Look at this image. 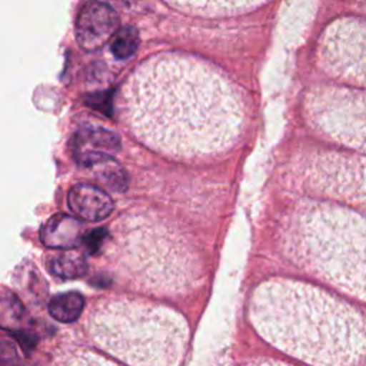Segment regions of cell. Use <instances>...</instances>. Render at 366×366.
I'll use <instances>...</instances> for the list:
<instances>
[{
    "label": "cell",
    "instance_id": "7c38bea8",
    "mask_svg": "<svg viewBox=\"0 0 366 366\" xmlns=\"http://www.w3.org/2000/svg\"><path fill=\"white\" fill-rule=\"evenodd\" d=\"M40 239L47 247L71 249L83 240V224L73 216L54 214L44 223Z\"/></svg>",
    "mask_w": 366,
    "mask_h": 366
},
{
    "label": "cell",
    "instance_id": "8fae6325",
    "mask_svg": "<svg viewBox=\"0 0 366 366\" xmlns=\"http://www.w3.org/2000/svg\"><path fill=\"white\" fill-rule=\"evenodd\" d=\"M69 206L74 214L84 220L99 222L113 212L112 197L100 187L80 183L69 193Z\"/></svg>",
    "mask_w": 366,
    "mask_h": 366
},
{
    "label": "cell",
    "instance_id": "30bf717a",
    "mask_svg": "<svg viewBox=\"0 0 366 366\" xmlns=\"http://www.w3.org/2000/svg\"><path fill=\"white\" fill-rule=\"evenodd\" d=\"M73 153L81 167H92L107 159L120 147V139L109 129L86 126L77 130L73 137Z\"/></svg>",
    "mask_w": 366,
    "mask_h": 366
},
{
    "label": "cell",
    "instance_id": "9c48e42d",
    "mask_svg": "<svg viewBox=\"0 0 366 366\" xmlns=\"http://www.w3.org/2000/svg\"><path fill=\"white\" fill-rule=\"evenodd\" d=\"M117 31L119 17L109 4L93 0L79 11L76 19V39L84 50H99Z\"/></svg>",
    "mask_w": 366,
    "mask_h": 366
},
{
    "label": "cell",
    "instance_id": "8992f818",
    "mask_svg": "<svg viewBox=\"0 0 366 366\" xmlns=\"http://www.w3.org/2000/svg\"><path fill=\"white\" fill-rule=\"evenodd\" d=\"M305 116L325 137L366 153V90L313 89L305 99Z\"/></svg>",
    "mask_w": 366,
    "mask_h": 366
},
{
    "label": "cell",
    "instance_id": "4fadbf2b",
    "mask_svg": "<svg viewBox=\"0 0 366 366\" xmlns=\"http://www.w3.org/2000/svg\"><path fill=\"white\" fill-rule=\"evenodd\" d=\"M179 10L199 16H227L249 11L267 0H166Z\"/></svg>",
    "mask_w": 366,
    "mask_h": 366
},
{
    "label": "cell",
    "instance_id": "3957f363",
    "mask_svg": "<svg viewBox=\"0 0 366 366\" xmlns=\"http://www.w3.org/2000/svg\"><path fill=\"white\" fill-rule=\"evenodd\" d=\"M286 246L317 277L366 302V216L329 203H305L290 216Z\"/></svg>",
    "mask_w": 366,
    "mask_h": 366
},
{
    "label": "cell",
    "instance_id": "5bb4252c",
    "mask_svg": "<svg viewBox=\"0 0 366 366\" xmlns=\"http://www.w3.org/2000/svg\"><path fill=\"white\" fill-rule=\"evenodd\" d=\"M84 307V299L77 292H66L54 296L49 303L50 315L59 322H74Z\"/></svg>",
    "mask_w": 366,
    "mask_h": 366
},
{
    "label": "cell",
    "instance_id": "7a4b0ae2",
    "mask_svg": "<svg viewBox=\"0 0 366 366\" xmlns=\"http://www.w3.org/2000/svg\"><path fill=\"white\" fill-rule=\"evenodd\" d=\"M257 333L312 366H356L366 356V319L329 292L292 279L260 283L249 305Z\"/></svg>",
    "mask_w": 366,
    "mask_h": 366
},
{
    "label": "cell",
    "instance_id": "ba28073f",
    "mask_svg": "<svg viewBox=\"0 0 366 366\" xmlns=\"http://www.w3.org/2000/svg\"><path fill=\"white\" fill-rule=\"evenodd\" d=\"M317 57L330 76L366 87V21L355 17L335 20L319 39Z\"/></svg>",
    "mask_w": 366,
    "mask_h": 366
},
{
    "label": "cell",
    "instance_id": "52a82bcc",
    "mask_svg": "<svg viewBox=\"0 0 366 366\" xmlns=\"http://www.w3.org/2000/svg\"><path fill=\"white\" fill-rule=\"evenodd\" d=\"M309 190L366 210V156L315 152L300 164Z\"/></svg>",
    "mask_w": 366,
    "mask_h": 366
},
{
    "label": "cell",
    "instance_id": "d6986e66",
    "mask_svg": "<svg viewBox=\"0 0 366 366\" xmlns=\"http://www.w3.org/2000/svg\"><path fill=\"white\" fill-rule=\"evenodd\" d=\"M104 234H106L104 230H96V232H93V233L89 234L87 243H89V246H90L92 250H96V249H97V244L102 243V240L104 239Z\"/></svg>",
    "mask_w": 366,
    "mask_h": 366
},
{
    "label": "cell",
    "instance_id": "6da1fadb",
    "mask_svg": "<svg viewBox=\"0 0 366 366\" xmlns=\"http://www.w3.org/2000/svg\"><path fill=\"white\" fill-rule=\"evenodd\" d=\"M122 104L134 137L179 159L223 153L244 126V104L234 84L216 66L190 54L144 60L124 83Z\"/></svg>",
    "mask_w": 366,
    "mask_h": 366
},
{
    "label": "cell",
    "instance_id": "ffe728a7",
    "mask_svg": "<svg viewBox=\"0 0 366 366\" xmlns=\"http://www.w3.org/2000/svg\"><path fill=\"white\" fill-rule=\"evenodd\" d=\"M253 366H292V365H287V363H283L279 360H264V362H260Z\"/></svg>",
    "mask_w": 366,
    "mask_h": 366
},
{
    "label": "cell",
    "instance_id": "5b68a950",
    "mask_svg": "<svg viewBox=\"0 0 366 366\" xmlns=\"http://www.w3.org/2000/svg\"><path fill=\"white\" fill-rule=\"evenodd\" d=\"M117 264L143 289L182 292L194 283L197 263L170 229L144 217L124 220L113 244Z\"/></svg>",
    "mask_w": 366,
    "mask_h": 366
},
{
    "label": "cell",
    "instance_id": "277c9868",
    "mask_svg": "<svg viewBox=\"0 0 366 366\" xmlns=\"http://www.w3.org/2000/svg\"><path fill=\"white\" fill-rule=\"evenodd\" d=\"M87 323L96 345L127 366H180L184 357L189 326L170 307L117 297L100 302Z\"/></svg>",
    "mask_w": 366,
    "mask_h": 366
},
{
    "label": "cell",
    "instance_id": "2e32d148",
    "mask_svg": "<svg viewBox=\"0 0 366 366\" xmlns=\"http://www.w3.org/2000/svg\"><path fill=\"white\" fill-rule=\"evenodd\" d=\"M89 169L96 170V176H100L97 180L100 183H104L113 190H123L126 186V176L123 170L119 167V164L113 159H107L104 162H100Z\"/></svg>",
    "mask_w": 366,
    "mask_h": 366
},
{
    "label": "cell",
    "instance_id": "ac0fdd59",
    "mask_svg": "<svg viewBox=\"0 0 366 366\" xmlns=\"http://www.w3.org/2000/svg\"><path fill=\"white\" fill-rule=\"evenodd\" d=\"M66 366H117V365L99 355H94L90 352H81L70 357Z\"/></svg>",
    "mask_w": 366,
    "mask_h": 366
},
{
    "label": "cell",
    "instance_id": "e0dca14e",
    "mask_svg": "<svg viewBox=\"0 0 366 366\" xmlns=\"http://www.w3.org/2000/svg\"><path fill=\"white\" fill-rule=\"evenodd\" d=\"M139 44V36L133 27L119 29V31L112 39V53L117 59H127L133 56Z\"/></svg>",
    "mask_w": 366,
    "mask_h": 366
},
{
    "label": "cell",
    "instance_id": "9a60e30c",
    "mask_svg": "<svg viewBox=\"0 0 366 366\" xmlns=\"http://www.w3.org/2000/svg\"><path fill=\"white\" fill-rule=\"evenodd\" d=\"M50 270L59 277L76 279L86 273L87 263L83 256L73 252H66L51 259Z\"/></svg>",
    "mask_w": 366,
    "mask_h": 366
}]
</instances>
